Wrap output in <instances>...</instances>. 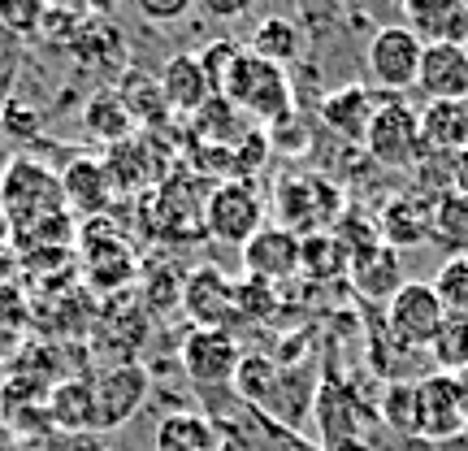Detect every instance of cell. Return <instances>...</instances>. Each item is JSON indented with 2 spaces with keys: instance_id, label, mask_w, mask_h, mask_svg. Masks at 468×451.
<instances>
[{
  "instance_id": "cb8c5ba5",
  "label": "cell",
  "mask_w": 468,
  "mask_h": 451,
  "mask_svg": "<svg viewBox=\"0 0 468 451\" xmlns=\"http://www.w3.org/2000/svg\"><path fill=\"white\" fill-rule=\"evenodd\" d=\"M347 261H351V248L335 234H308L300 248V269L317 274V278H343L347 274Z\"/></svg>"
},
{
  "instance_id": "3957f363",
  "label": "cell",
  "mask_w": 468,
  "mask_h": 451,
  "mask_svg": "<svg viewBox=\"0 0 468 451\" xmlns=\"http://www.w3.org/2000/svg\"><path fill=\"white\" fill-rule=\"evenodd\" d=\"M365 148L368 156L386 169H408L425 156V144H420V113L412 104L390 101L373 109V122L365 131Z\"/></svg>"
},
{
  "instance_id": "d6a6232c",
  "label": "cell",
  "mask_w": 468,
  "mask_h": 451,
  "mask_svg": "<svg viewBox=\"0 0 468 451\" xmlns=\"http://www.w3.org/2000/svg\"><path fill=\"white\" fill-rule=\"evenodd\" d=\"M239 52H243V44H234V39H213V44L200 52V66H204V74H208L213 96L221 91V79L230 74V66L239 61Z\"/></svg>"
},
{
  "instance_id": "ac0fdd59",
  "label": "cell",
  "mask_w": 468,
  "mask_h": 451,
  "mask_svg": "<svg viewBox=\"0 0 468 451\" xmlns=\"http://www.w3.org/2000/svg\"><path fill=\"white\" fill-rule=\"evenodd\" d=\"M420 144L425 152L460 156L468 148V101H434L420 113Z\"/></svg>"
},
{
  "instance_id": "5b68a950",
  "label": "cell",
  "mask_w": 468,
  "mask_h": 451,
  "mask_svg": "<svg viewBox=\"0 0 468 451\" xmlns=\"http://www.w3.org/2000/svg\"><path fill=\"white\" fill-rule=\"evenodd\" d=\"M183 313L191 317V330H226L234 335L239 321V304H234V283L218 265H200L186 274L183 283Z\"/></svg>"
},
{
  "instance_id": "4316f807",
  "label": "cell",
  "mask_w": 468,
  "mask_h": 451,
  "mask_svg": "<svg viewBox=\"0 0 468 451\" xmlns=\"http://www.w3.org/2000/svg\"><path fill=\"white\" fill-rule=\"evenodd\" d=\"M27 330H31V304L17 286H5L0 291V356H14Z\"/></svg>"
},
{
  "instance_id": "4fadbf2b",
  "label": "cell",
  "mask_w": 468,
  "mask_h": 451,
  "mask_svg": "<svg viewBox=\"0 0 468 451\" xmlns=\"http://www.w3.org/2000/svg\"><path fill=\"white\" fill-rule=\"evenodd\" d=\"M300 248H303V234L286 231V226H261L243 243V269L248 278H261V283H282L300 269Z\"/></svg>"
},
{
  "instance_id": "1f68e13d",
  "label": "cell",
  "mask_w": 468,
  "mask_h": 451,
  "mask_svg": "<svg viewBox=\"0 0 468 451\" xmlns=\"http://www.w3.org/2000/svg\"><path fill=\"white\" fill-rule=\"evenodd\" d=\"M44 9L48 5H39V0H5L0 5V27H9L14 35H39Z\"/></svg>"
},
{
  "instance_id": "2e32d148",
  "label": "cell",
  "mask_w": 468,
  "mask_h": 451,
  "mask_svg": "<svg viewBox=\"0 0 468 451\" xmlns=\"http://www.w3.org/2000/svg\"><path fill=\"white\" fill-rule=\"evenodd\" d=\"M417 417H420V438H455L468 421L455 400L452 373H430L417 382Z\"/></svg>"
},
{
  "instance_id": "44dd1931",
  "label": "cell",
  "mask_w": 468,
  "mask_h": 451,
  "mask_svg": "<svg viewBox=\"0 0 468 451\" xmlns=\"http://www.w3.org/2000/svg\"><path fill=\"white\" fill-rule=\"evenodd\" d=\"M83 131L91 134L96 144H109V148L126 144V139L134 134V117H131L126 101L117 96L113 87L96 91V96L83 104Z\"/></svg>"
},
{
  "instance_id": "7a4b0ae2",
  "label": "cell",
  "mask_w": 468,
  "mask_h": 451,
  "mask_svg": "<svg viewBox=\"0 0 468 451\" xmlns=\"http://www.w3.org/2000/svg\"><path fill=\"white\" fill-rule=\"evenodd\" d=\"M0 209H5V218H9V234L66 213L57 169L44 166V161H35V156L5 161V169H0Z\"/></svg>"
},
{
  "instance_id": "4dcf8cb0",
  "label": "cell",
  "mask_w": 468,
  "mask_h": 451,
  "mask_svg": "<svg viewBox=\"0 0 468 451\" xmlns=\"http://www.w3.org/2000/svg\"><path fill=\"white\" fill-rule=\"evenodd\" d=\"M382 413L386 421L399 430V435H420V417H417V382H395L382 395Z\"/></svg>"
},
{
  "instance_id": "9a60e30c",
  "label": "cell",
  "mask_w": 468,
  "mask_h": 451,
  "mask_svg": "<svg viewBox=\"0 0 468 451\" xmlns=\"http://www.w3.org/2000/svg\"><path fill=\"white\" fill-rule=\"evenodd\" d=\"M156 87L165 96L169 113H200L204 104L213 101V87H208V74L200 66V52H174L161 74H156Z\"/></svg>"
},
{
  "instance_id": "836d02e7",
  "label": "cell",
  "mask_w": 468,
  "mask_h": 451,
  "mask_svg": "<svg viewBox=\"0 0 468 451\" xmlns=\"http://www.w3.org/2000/svg\"><path fill=\"white\" fill-rule=\"evenodd\" d=\"M186 9H191V0H139V14L148 22H178L186 17Z\"/></svg>"
},
{
  "instance_id": "83f0119b",
  "label": "cell",
  "mask_w": 468,
  "mask_h": 451,
  "mask_svg": "<svg viewBox=\"0 0 468 451\" xmlns=\"http://www.w3.org/2000/svg\"><path fill=\"white\" fill-rule=\"evenodd\" d=\"M430 286L442 300L447 317H468V256H447Z\"/></svg>"
},
{
  "instance_id": "f1b7e54d",
  "label": "cell",
  "mask_w": 468,
  "mask_h": 451,
  "mask_svg": "<svg viewBox=\"0 0 468 451\" xmlns=\"http://www.w3.org/2000/svg\"><path fill=\"white\" fill-rule=\"evenodd\" d=\"M430 351H434V360H438V373H460V369H468V317L442 321V330L434 335Z\"/></svg>"
},
{
  "instance_id": "d6986e66",
  "label": "cell",
  "mask_w": 468,
  "mask_h": 451,
  "mask_svg": "<svg viewBox=\"0 0 468 451\" xmlns=\"http://www.w3.org/2000/svg\"><path fill=\"white\" fill-rule=\"evenodd\" d=\"M156 451H218L221 447V435L218 425L204 417V413H191V408H183V413H169V417H161V425H156Z\"/></svg>"
},
{
  "instance_id": "d590c367",
  "label": "cell",
  "mask_w": 468,
  "mask_h": 451,
  "mask_svg": "<svg viewBox=\"0 0 468 451\" xmlns=\"http://www.w3.org/2000/svg\"><path fill=\"white\" fill-rule=\"evenodd\" d=\"M452 161H455V187L452 191H460V196L468 200V148L460 152V156H452Z\"/></svg>"
},
{
  "instance_id": "8992f818",
  "label": "cell",
  "mask_w": 468,
  "mask_h": 451,
  "mask_svg": "<svg viewBox=\"0 0 468 451\" xmlns=\"http://www.w3.org/2000/svg\"><path fill=\"white\" fill-rule=\"evenodd\" d=\"M420 52H425V44H420L417 27H408V22L373 31V39H368V74H373V83L386 87V91L417 87Z\"/></svg>"
},
{
  "instance_id": "d4e9b609",
  "label": "cell",
  "mask_w": 468,
  "mask_h": 451,
  "mask_svg": "<svg viewBox=\"0 0 468 451\" xmlns=\"http://www.w3.org/2000/svg\"><path fill=\"white\" fill-rule=\"evenodd\" d=\"M278 360L269 356H243L239 360V373H234V391L248 403H273V391H278Z\"/></svg>"
},
{
  "instance_id": "484cf974",
  "label": "cell",
  "mask_w": 468,
  "mask_h": 451,
  "mask_svg": "<svg viewBox=\"0 0 468 451\" xmlns=\"http://www.w3.org/2000/svg\"><path fill=\"white\" fill-rule=\"evenodd\" d=\"M434 234L452 243L455 256H468V200L460 191H442L434 200Z\"/></svg>"
},
{
  "instance_id": "5bb4252c",
  "label": "cell",
  "mask_w": 468,
  "mask_h": 451,
  "mask_svg": "<svg viewBox=\"0 0 468 451\" xmlns=\"http://www.w3.org/2000/svg\"><path fill=\"white\" fill-rule=\"evenodd\" d=\"M347 278L356 283V291H360V295H368V300H390V295L403 286L399 252L390 248V243H382V239L351 243Z\"/></svg>"
},
{
  "instance_id": "52a82bcc",
  "label": "cell",
  "mask_w": 468,
  "mask_h": 451,
  "mask_svg": "<svg viewBox=\"0 0 468 451\" xmlns=\"http://www.w3.org/2000/svg\"><path fill=\"white\" fill-rule=\"evenodd\" d=\"M442 321H447V308L430 283H403L386 300V326L399 338V348H430L434 335L442 330Z\"/></svg>"
},
{
  "instance_id": "603a6c76",
  "label": "cell",
  "mask_w": 468,
  "mask_h": 451,
  "mask_svg": "<svg viewBox=\"0 0 468 451\" xmlns=\"http://www.w3.org/2000/svg\"><path fill=\"white\" fill-rule=\"evenodd\" d=\"M243 48L251 52V57H261V61H269V66H291L295 57H300L303 48V35L300 27L291 22V17H261V27L251 31V39L243 44Z\"/></svg>"
},
{
  "instance_id": "f546056e",
  "label": "cell",
  "mask_w": 468,
  "mask_h": 451,
  "mask_svg": "<svg viewBox=\"0 0 468 451\" xmlns=\"http://www.w3.org/2000/svg\"><path fill=\"white\" fill-rule=\"evenodd\" d=\"M234 304H239V321L243 326L269 321L273 308H278V286L261 283V278H243V283H234Z\"/></svg>"
},
{
  "instance_id": "277c9868",
  "label": "cell",
  "mask_w": 468,
  "mask_h": 451,
  "mask_svg": "<svg viewBox=\"0 0 468 451\" xmlns=\"http://www.w3.org/2000/svg\"><path fill=\"white\" fill-rule=\"evenodd\" d=\"M261 226H265V204H261V196L243 178H226V183H218L208 191V200H204V231L213 234L218 243L243 248Z\"/></svg>"
},
{
  "instance_id": "7c38bea8",
  "label": "cell",
  "mask_w": 468,
  "mask_h": 451,
  "mask_svg": "<svg viewBox=\"0 0 468 451\" xmlns=\"http://www.w3.org/2000/svg\"><path fill=\"white\" fill-rule=\"evenodd\" d=\"M61 178V200H66V213H83L87 221L104 218L109 204H113L117 187L109 178V166L101 156H69L66 169L57 174Z\"/></svg>"
},
{
  "instance_id": "8fae6325",
  "label": "cell",
  "mask_w": 468,
  "mask_h": 451,
  "mask_svg": "<svg viewBox=\"0 0 468 451\" xmlns=\"http://www.w3.org/2000/svg\"><path fill=\"white\" fill-rule=\"evenodd\" d=\"M420 96L434 101H468V44L464 39H430L417 70Z\"/></svg>"
},
{
  "instance_id": "7402d4cb",
  "label": "cell",
  "mask_w": 468,
  "mask_h": 451,
  "mask_svg": "<svg viewBox=\"0 0 468 451\" xmlns=\"http://www.w3.org/2000/svg\"><path fill=\"white\" fill-rule=\"evenodd\" d=\"M373 109H378V104H373V96H368L365 87H343V91H335V96L321 101V122H325L335 134H343V139L365 144Z\"/></svg>"
},
{
  "instance_id": "8d00e7d4",
  "label": "cell",
  "mask_w": 468,
  "mask_h": 451,
  "mask_svg": "<svg viewBox=\"0 0 468 451\" xmlns=\"http://www.w3.org/2000/svg\"><path fill=\"white\" fill-rule=\"evenodd\" d=\"M452 382H455V400H460V413H464V421H468V369L452 373Z\"/></svg>"
},
{
  "instance_id": "30bf717a",
  "label": "cell",
  "mask_w": 468,
  "mask_h": 451,
  "mask_svg": "<svg viewBox=\"0 0 468 451\" xmlns=\"http://www.w3.org/2000/svg\"><path fill=\"white\" fill-rule=\"evenodd\" d=\"M152 378L144 365L134 360H122V365L104 369L96 378V430H117L148 403Z\"/></svg>"
},
{
  "instance_id": "e0dca14e",
  "label": "cell",
  "mask_w": 468,
  "mask_h": 451,
  "mask_svg": "<svg viewBox=\"0 0 468 451\" xmlns=\"http://www.w3.org/2000/svg\"><path fill=\"white\" fill-rule=\"evenodd\" d=\"M378 231H382V243H390V248H417L434 234V200L420 196V191H408L399 200H390L382 209Z\"/></svg>"
},
{
  "instance_id": "74e56055",
  "label": "cell",
  "mask_w": 468,
  "mask_h": 451,
  "mask_svg": "<svg viewBox=\"0 0 468 451\" xmlns=\"http://www.w3.org/2000/svg\"><path fill=\"white\" fill-rule=\"evenodd\" d=\"M0 169H5V161H0Z\"/></svg>"
},
{
  "instance_id": "e575fe53",
  "label": "cell",
  "mask_w": 468,
  "mask_h": 451,
  "mask_svg": "<svg viewBox=\"0 0 468 451\" xmlns=\"http://www.w3.org/2000/svg\"><path fill=\"white\" fill-rule=\"evenodd\" d=\"M22 269V256H17V248L9 243V239H0V291L5 286H14V274Z\"/></svg>"
},
{
  "instance_id": "9c48e42d",
  "label": "cell",
  "mask_w": 468,
  "mask_h": 451,
  "mask_svg": "<svg viewBox=\"0 0 468 451\" xmlns=\"http://www.w3.org/2000/svg\"><path fill=\"white\" fill-rule=\"evenodd\" d=\"M79 252H83V274L91 291H117L134 278V252L126 248L122 234L109 231L104 218H91L79 231Z\"/></svg>"
},
{
  "instance_id": "6da1fadb",
  "label": "cell",
  "mask_w": 468,
  "mask_h": 451,
  "mask_svg": "<svg viewBox=\"0 0 468 451\" xmlns=\"http://www.w3.org/2000/svg\"><path fill=\"white\" fill-rule=\"evenodd\" d=\"M226 104H234L239 113L256 117L265 126H278L295 113V87H291V74L278 66H269L261 57H251L248 48L239 52V61L230 66V74L221 79L218 91Z\"/></svg>"
},
{
  "instance_id": "ba28073f",
  "label": "cell",
  "mask_w": 468,
  "mask_h": 451,
  "mask_svg": "<svg viewBox=\"0 0 468 451\" xmlns=\"http://www.w3.org/2000/svg\"><path fill=\"white\" fill-rule=\"evenodd\" d=\"M178 360H183V373L196 386L218 391V386H234L243 348H239V338L226 335V330H186L183 348H178Z\"/></svg>"
},
{
  "instance_id": "ffe728a7",
  "label": "cell",
  "mask_w": 468,
  "mask_h": 451,
  "mask_svg": "<svg viewBox=\"0 0 468 451\" xmlns=\"http://www.w3.org/2000/svg\"><path fill=\"white\" fill-rule=\"evenodd\" d=\"M48 417L61 430H96V378H66L52 386Z\"/></svg>"
}]
</instances>
